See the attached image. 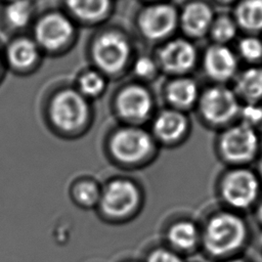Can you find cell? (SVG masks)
<instances>
[{
    "label": "cell",
    "mask_w": 262,
    "mask_h": 262,
    "mask_svg": "<svg viewBox=\"0 0 262 262\" xmlns=\"http://www.w3.org/2000/svg\"><path fill=\"white\" fill-rule=\"evenodd\" d=\"M198 112L204 123L212 127L231 125L242 112L241 101L233 89L224 84H215L204 89L199 96Z\"/></svg>",
    "instance_id": "cell-1"
},
{
    "label": "cell",
    "mask_w": 262,
    "mask_h": 262,
    "mask_svg": "<svg viewBox=\"0 0 262 262\" xmlns=\"http://www.w3.org/2000/svg\"><path fill=\"white\" fill-rule=\"evenodd\" d=\"M247 234L245 222L241 217L227 212L214 215L206 225L204 244L214 256L229 254L238 249Z\"/></svg>",
    "instance_id": "cell-2"
},
{
    "label": "cell",
    "mask_w": 262,
    "mask_h": 262,
    "mask_svg": "<svg viewBox=\"0 0 262 262\" xmlns=\"http://www.w3.org/2000/svg\"><path fill=\"white\" fill-rule=\"evenodd\" d=\"M260 148L259 133L246 122L231 124L217 137L219 156L232 165H245L256 158Z\"/></svg>",
    "instance_id": "cell-3"
},
{
    "label": "cell",
    "mask_w": 262,
    "mask_h": 262,
    "mask_svg": "<svg viewBox=\"0 0 262 262\" xmlns=\"http://www.w3.org/2000/svg\"><path fill=\"white\" fill-rule=\"evenodd\" d=\"M179 10L172 4L159 2L145 7L139 17L141 34L150 41L168 39L178 29Z\"/></svg>",
    "instance_id": "cell-4"
},
{
    "label": "cell",
    "mask_w": 262,
    "mask_h": 262,
    "mask_svg": "<svg viewBox=\"0 0 262 262\" xmlns=\"http://www.w3.org/2000/svg\"><path fill=\"white\" fill-rule=\"evenodd\" d=\"M198 50L187 38L167 40L158 52V66L168 75L186 76L198 62Z\"/></svg>",
    "instance_id": "cell-5"
},
{
    "label": "cell",
    "mask_w": 262,
    "mask_h": 262,
    "mask_svg": "<svg viewBox=\"0 0 262 262\" xmlns=\"http://www.w3.org/2000/svg\"><path fill=\"white\" fill-rule=\"evenodd\" d=\"M259 179L257 175L243 167L228 171L221 181V194L232 207L248 208L258 196Z\"/></svg>",
    "instance_id": "cell-6"
},
{
    "label": "cell",
    "mask_w": 262,
    "mask_h": 262,
    "mask_svg": "<svg viewBox=\"0 0 262 262\" xmlns=\"http://www.w3.org/2000/svg\"><path fill=\"white\" fill-rule=\"evenodd\" d=\"M154 149V140L146 131L135 128H123L114 134L111 150L114 157L124 164H136L144 160Z\"/></svg>",
    "instance_id": "cell-7"
},
{
    "label": "cell",
    "mask_w": 262,
    "mask_h": 262,
    "mask_svg": "<svg viewBox=\"0 0 262 262\" xmlns=\"http://www.w3.org/2000/svg\"><path fill=\"white\" fill-rule=\"evenodd\" d=\"M53 123L61 130L73 131L82 126L88 117L85 97L77 91L64 90L56 94L50 106Z\"/></svg>",
    "instance_id": "cell-8"
},
{
    "label": "cell",
    "mask_w": 262,
    "mask_h": 262,
    "mask_svg": "<svg viewBox=\"0 0 262 262\" xmlns=\"http://www.w3.org/2000/svg\"><path fill=\"white\" fill-rule=\"evenodd\" d=\"M130 48L127 40L119 33L106 32L93 45V58L97 67L110 74L118 73L129 59Z\"/></svg>",
    "instance_id": "cell-9"
},
{
    "label": "cell",
    "mask_w": 262,
    "mask_h": 262,
    "mask_svg": "<svg viewBox=\"0 0 262 262\" xmlns=\"http://www.w3.org/2000/svg\"><path fill=\"white\" fill-rule=\"evenodd\" d=\"M139 202L136 185L125 179L111 182L103 190L99 204L102 211L113 217H123L132 213Z\"/></svg>",
    "instance_id": "cell-10"
},
{
    "label": "cell",
    "mask_w": 262,
    "mask_h": 262,
    "mask_svg": "<svg viewBox=\"0 0 262 262\" xmlns=\"http://www.w3.org/2000/svg\"><path fill=\"white\" fill-rule=\"evenodd\" d=\"M202 67L209 79L216 84H224L235 78L238 61L227 45L212 43L203 53Z\"/></svg>",
    "instance_id": "cell-11"
},
{
    "label": "cell",
    "mask_w": 262,
    "mask_h": 262,
    "mask_svg": "<svg viewBox=\"0 0 262 262\" xmlns=\"http://www.w3.org/2000/svg\"><path fill=\"white\" fill-rule=\"evenodd\" d=\"M214 17V10L208 2L192 0L179 10L178 28L187 39H200L209 34Z\"/></svg>",
    "instance_id": "cell-12"
},
{
    "label": "cell",
    "mask_w": 262,
    "mask_h": 262,
    "mask_svg": "<svg viewBox=\"0 0 262 262\" xmlns=\"http://www.w3.org/2000/svg\"><path fill=\"white\" fill-rule=\"evenodd\" d=\"M73 32V25L64 15L52 13L44 16L38 23L35 36L42 47L48 50H57L69 42Z\"/></svg>",
    "instance_id": "cell-13"
},
{
    "label": "cell",
    "mask_w": 262,
    "mask_h": 262,
    "mask_svg": "<svg viewBox=\"0 0 262 262\" xmlns=\"http://www.w3.org/2000/svg\"><path fill=\"white\" fill-rule=\"evenodd\" d=\"M189 119L184 112L175 108H165L155 118L152 133L155 137L167 144L178 143L189 131Z\"/></svg>",
    "instance_id": "cell-14"
},
{
    "label": "cell",
    "mask_w": 262,
    "mask_h": 262,
    "mask_svg": "<svg viewBox=\"0 0 262 262\" xmlns=\"http://www.w3.org/2000/svg\"><path fill=\"white\" fill-rule=\"evenodd\" d=\"M117 106L123 118L140 122L151 114L154 100L144 87L131 85L121 91L117 99Z\"/></svg>",
    "instance_id": "cell-15"
},
{
    "label": "cell",
    "mask_w": 262,
    "mask_h": 262,
    "mask_svg": "<svg viewBox=\"0 0 262 262\" xmlns=\"http://www.w3.org/2000/svg\"><path fill=\"white\" fill-rule=\"evenodd\" d=\"M200 93L195 80L187 76L174 77L165 88V97L170 107L181 112L196 105Z\"/></svg>",
    "instance_id": "cell-16"
},
{
    "label": "cell",
    "mask_w": 262,
    "mask_h": 262,
    "mask_svg": "<svg viewBox=\"0 0 262 262\" xmlns=\"http://www.w3.org/2000/svg\"><path fill=\"white\" fill-rule=\"evenodd\" d=\"M233 91L237 98L249 104H257L262 100V67L252 66L237 73Z\"/></svg>",
    "instance_id": "cell-17"
},
{
    "label": "cell",
    "mask_w": 262,
    "mask_h": 262,
    "mask_svg": "<svg viewBox=\"0 0 262 262\" xmlns=\"http://www.w3.org/2000/svg\"><path fill=\"white\" fill-rule=\"evenodd\" d=\"M232 17L237 28L249 35L262 32V0H238Z\"/></svg>",
    "instance_id": "cell-18"
},
{
    "label": "cell",
    "mask_w": 262,
    "mask_h": 262,
    "mask_svg": "<svg viewBox=\"0 0 262 262\" xmlns=\"http://www.w3.org/2000/svg\"><path fill=\"white\" fill-rule=\"evenodd\" d=\"M37 57V46L29 39H18L12 42L7 49V58L16 68L30 67L36 61Z\"/></svg>",
    "instance_id": "cell-19"
},
{
    "label": "cell",
    "mask_w": 262,
    "mask_h": 262,
    "mask_svg": "<svg viewBox=\"0 0 262 262\" xmlns=\"http://www.w3.org/2000/svg\"><path fill=\"white\" fill-rule=\"evenodd\" d=\"M199 237L196 226L190 221H178L168 231L169 242L176 248L186 250L192 248Z\"/></svg>",
    "instance_id": "cell-20"
},
{
    "label": "cell",
    "mask_w": 262,
    "mask_h": 262,
    "mask_svg": "<svg viewBox=\"0 0 262 262\" xmlns=\"http://www.w3.org/2000/svg\"><path fill=\"white\" fill-rule=\"evenodd\" d=\"M237 31L238 28L231 15L219 14L215 15L208 35H210L213 43L227 45L236 37Z\"/></svg>",
    "instance_id": "cell-21"
},
{
    "label": "cell",
    "mask_w": 262,
    "mask_h": 262,
    "mask_svg": "<svg viewBox=\"0 0 262 262\" xmlns=\"http://www.w3.org/2000/svg\"><path fill=\"white\" fill-rule=\"evenodd\" d=\"M70 10L80 18L96 19L110 7V0H67Z\"/></svg>",
    "instance_id": "cell-22"
},
{
    "label": "cell",
    "mask_w": 262,
    "mask_h": 262,
    "mask_svg": "<svg viewBox=\"0 0 262 262\" xmlns=\"http://www.w3.org/2000/svg\"><path fill=\"white\" fill-rule=\"evenodd\" d=\"M239 56L249 63H257L262 59V40L256 35H246L237 42Z\"/></svg>",
    "instance_id": "cell-23"
},
{
    "label": "cell",
    "mask_w": 262,
    "mask_h": 262,
    "mask_svg": "<svg viewBox=\"0 0 262 262\" xmlns=\"http://www.w3.org/2000/svg\"><path fill=\"white\" fill-rule=\"evenodd\" d=\"M32 8L28 0H12L6 7L7 21L14 28L25 27L31 18Z\"/></svg>",
    "instance_id": "cell-24"
},
{
    "label": "cell",
    "mask_w": 262,
    "mask_h": 262,
    "mask_svg": "<svg viewBox=\"0 0 262 262\" xmlns=\"http://www.w3.org/2000/svg\"><path fill=\"white\" fill-rule=\"evenodd\" d=\"M77 202L84 207H92L100 201V191L98 186L91 181H83L79 183L74 191Z\"/></svg>",
    "instance_id": "cell-25"
},
{
    "label": "cell",
    "mask_w": 262,
    "mask_h": 262,
    "mask_svg": "<svg viewBox=\"0 0 262 262\" xmlns=\"http://www.w3.org/2000/svg\"><path fill=\"white\" fill-rule=\"evenodd\" d=\"M105 82L96 72H87L79 79V88L82 95L96 96L104 89Z\"/></svg>",
    "instance_id": "cell-26"
},
{
    "label": "cell",
    "mask_w": 262,
    "mask_h": 262,
    "mask_svg": "<svg viewBox=\"0 0 262 262\" xmlns=\"http://www.w3.org/2000/svg\"><path fill=\"white\" fill-rule=\"evenodd\" d=\"M244 122L254 128L258 133H262V104H249L243 111Z\"/></svg>",
    "instance_id": "cell-27"
},
{
    "label": "cell",
    "mask_w": 262,
    "mask_h": 262,
    "mask_svg": "<svg viewBox=\"0 0 262 262\" xmlns=\"http://www.w3.org/2000/svg\"><path fill=\"white\" fill-rule=\"evenodd\" d=\"M158 64L148 56L139 57L134 64V73L136 76L147 79L151 78L157 72Z\"/></svg>",
    "instance_id": "cell-28"
},
{
    "label": "cell",
    "mask_w": 262,
    "mask_h": 262,
    "mask_svg": "<svg viewBox=\"0 0 262 262\" xmlns=\"http://www.w3.org/2000/svg\"><path fill=\"white\" fill-rule=\"evenodd\" d=\"M147 262H182L181 258L167 249H157L147 258Z\"/></svg>",
    "instance_id": "cell-29"
},
{
    "label": "cell",
    "mask_w": 262,
    "mask_h": 262,
    "mask_svg": "<svg viewBox=\"0 0 262 262\" xmlns=\"http://www.w3.org/2000/svg\"><path fill=\"white\" fill-rule=\"evenodd\" d=\"M215 2L222 4V5H227V4H231V3H236L238 0H214Z\"/></svg>",
    "instance_id": "cell-30"
},
{
    "label": "cell",
    "mask_w": 262,
    "mask_h": 262,
    "mask_svg": "<svg viewBox=\"0 0 262 262\" xmlns=\"http://www.w3.org/2000/svg\"><path fill=\"white\" fill-rule=\"evenodd\" d=\"M258 170H259L260 176L262 177V157H261V159H260V161H259V164H258Z\"/></svg>",
    "instance_id": "cell-31"
},
{
    "label": "cell",
    "mask_w": 262,
    "mask_h": 262,
    "mask_svg": "<svg viewBox=\"0 0 262 262\" xmlns=\"http://www.w3.org/2000/svg\"><path fill=\"white\" fill-rule=\"evenodd\" d=\"M258 216H259L260 220L262 221V202H261V205L259 206V209H258Z\"/></svg>",
    "instance_id": "cell-32"
},
{
    "label": "cell",
    "mask_w": 262,
    "mask_h": 262,
    "mask_svg": "<svg viewBox=\"0 0 262 262\" xmlns=\"http://www.w3.org/2000/svg\"><path fill=\"white\" fill-rule=\"evenodd\" d=\"M227 262H246V261H244L242 259H233V260H229Z\"/></svg>",
    "instance_id": "cell-33"
},
{
    "label": "cell",
    "mask_w": 262,
    "mask_h": 262,
    "mask_svg": "<svg viewBox=\"0 0 262 262\" xmlns=\"http://www.w3.org/2000/svg\"><path fill=\"white\" fill-rule=\"evenodd\" d=\"M261 244H262V235H261Z\"/></svg>",
    "instance_id": "cell-34"
}]
</instances>
